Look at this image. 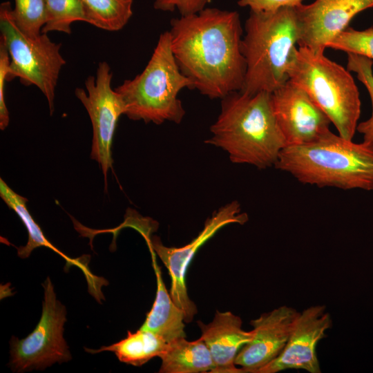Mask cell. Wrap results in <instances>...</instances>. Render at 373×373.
<instances>
[{
	"label": "cell",
	"mask_w": 373,
	"mask_h": 373,
	"mask_svg": "<svg viewBox=\"0 0 373 373\" xmlns=\"http://www.w3.org/2000/svg\"><path fill=\"white\" fill-rule=\"evenodd\" d=\"M160 358V373L212 372L215 368L211 352L200 338L189 341L184 337L171 341Z\"/></svg>",
	"instance_id": "e0dca14e"
},
{
	"label": "cell",
	"mask_w": 373,
	"mask_h": 373,
	"mask_svg": "<svg viewBox=\"0 0 373 373\" xmlns=\"http://www.w3.org/2000/svg\"><path fill=\"white\" fill-rule=\"evenodd\" d=\"M347 55V69L356 74L357 79L367 88L372 102L371 116L358 123L356 131L362 135L363 142L373 143V60L354 53Z\"/></svg>",
	"instance_id": "603a6c76"
},
{
	"label": "cell",
	"mask_w": 373,
	"mask_h": 373,
	"mask_svg": "<svg viewBox=\"0 0 373 373\" xmlns=\"http://www.w3.org/2000/svg\"><path fill=\"white\" fill-rule=\"evenodd\" d=\"M327 48L363 55L373 60V27L363 30L347 27L327 45Z\"/></svg>",
	"instance_id": "cb8c5ba5"
},
{
	"label": "cell",
	"mask_w": 373,
	"mask_h": 373,
	"mask_svg": "<svg viewBox=\"0 0 373 373\" xmlns=\"http://www.w3.org/2000/svg\"><path fill=\"white\" fill-rule=\"evenodd\" d=\"M271 100L287 146L312 142L330 131L327 115L304 89L290 80L271 93Z\"/></svg>",
	"instance_id": "8fae6325"
},
{
	"label": "cell",
	"mask_w": 373,
	"mask_h": 373,
	"mask_svg": "<svg viewBox=\"0 0 373 373\" xmlns=\"http://www.w3.org/2000/svg\"><path fill=\"white\" fill-rule=\"evenodd\" d=\"M10 58L5 43L0 39V128L4 130L9 124V112L5 100V86L9 73Z\"/></svg>",
	"instance_id": "d4e9b609"
},
{
	"label": "cell",
	"mask_w": 373,
	"mask_h": 373,
	"mask_svg": "<svg viewBox=\"0 0 373 373\" xmlns=\"http://www.w3.org/2000/svg\"><path fill=\"white\" fill-rule=\"evenodd\" d=\"M0 195L7 206L14 210L21 218L28 233V242L25 246L17 248L18 256L21 258H28L31 252L39 247H45L54 251L66 262L68 266L75 265L81 268L86 276L91 273L88 268V260L81 258L73 259L66 256L55 247L44 236L39 226L35 222L26 207L28 200L12 190L7 184L0 179Z\"/></svg>",
	"instance_id": "ac0fdd59"
},
{
	"label": "cell",
	"mask_w": 373,
	"mask_h": 373,
	"mask_svg": "<svg viewBox=\"0 0 373 373\" xmlns=\"http://www.w3.org/2000/svg\"><path fill=\"white\" fill-rule=\"evenodd\" d=\"M184 88L193 89L192 82L180 70L173 55L169 31L162 33L142 72L126 79L115 90L130 119L161 124H180L185 111L178 96Z\"/></svg>",
	"instance_id": "5b68a950"
},
{
	"label": "cell",
	"mask_w": 373,
	"mask_h": 373,
	"mask_svg": "<svg viewBox=\"0 0 373 373\" xmlns=\"http://www.w3.org/2000/svg\"><path fill=\"white\" fill-rule=\"evenodd\" d=\"M167 345L155 334L140 329L134 333L128 331L125 338L109 346H103L99 350H86L92 354L111 351L115 353L121 362L133 366H142L153 358L160 357Z\"/></svg>",
	"instance_id": "d6986e66"
},
{
	"label": "cell",
	"mask_w": 373,
	"mask_h": 373,
	"mask_svg": "<svg viewBox=\"0 0 373 373\" xmlns=\"http://www.w3.org/2000/svg\"><path fill=\"white\" fill-rule=\"evenodd\" d=\"M300 312L286 305L251 321L254 337L238 352L235 363L243 373H258L285 348Z\"/></svg>",
	"instance_id": "5bb4252c"
},
{
	"label": "cell",
	"mask_w": 373,
	"mask_h": 373,
	"mask_svg": "<svg viewBox=\"0 0 373 373\" xmlns=\"http://www.w3.org/2000/svg\"><path fill=\"white\" fill-rule=\"evenodd\" d=\"M202 338L212 356L215 368L213 373H243L235 363L240 349L250 342L254 331L242 329L241 318L231 312L216 311L213 321L204 324L198 321Z\"/></svg>",
	"instance_id": "9a60e30c"
},
{
	"label": "cell",
	"mask_w": 373,
	"mask_h": 373,
	"mask_svg": "<svg viewBox=\"0 0 373 373\" xmlns=\"http://www.w3.org/2000/svg\"><path fill=\"white\" fill-rule=\"evenodd\" d=\"M113 73L106 61L97 65L95 75L88 76L85 89L76 88L75 95L86 110L93 127L91 159L100 165L106 176L113 164L111 145L119 117L125 114L123 102L111 86Z\"/></svg>",
	"instance_id": "9c48e42d"
},
{
	"label": "cell",
	"mask_w": 373,
	"mask_h": 373,
	"mask_svg": "<svg viewBox=\"0 0 373 373\" xmlns=\"http://www.w3.org/2000/svg\"><path fill=\"white\" fill-rule=\"evenodd\" d=\"M12 15L18 28L30 37L41 34L46 15L44 0H14Z\"/></svg>",
	"instance_id": "7402d4cb"
},
{
	"label": "cell",
	"mask_w": 373,
	"mask_h": 373,
	"mask_svg": "<svg viewBox=\"0 0 373 373\" xmlns=\"http://www.w3.org/2000/svg\"><path fill=\"white\" fill-rule=\"evenodd\" d=\"M10 1L0 5L1 37L10 58L7 81L19 78L20 82L37 87L46 97L50 114L54 111L55 88L66 60L60 52L61 44L50 40L48 34L32 37L23 32L12 15Z\"/></svg>",
	"instance_id": "52a82bcc"
},
{
	"label": "cell",
	"mask_w": 373,
	"mask_h": 373,
	"mask_svg": "<svg viewBox=\"0 0 373 373\" xmlns=\"http://www.w3.org/2000/svg\"><path fill=\"white\" fill-rule=\"evenodd\" d=\"M44 299L41 318L35 329L26 338L10 340L9 365L13 372L43 370L55 363L71 359L64 338L66 321L65 306L56 298L54 286L48 277L42 284Z\"/></svg>",
	"instance_id": "ba28073f"
},
{
	"label": "cell",
	"mask_w": 373,
	"mask_h": 373,
	"mask_svg": "<svg viewBox=\"0 0 373 373\" xmlns=\"http://www.w3.org/2000/svg\"><path fill=\"white\" fill-rule=\"evenodd\" d=\"M287 75L327 115L340 136L353 140L361 115V100L350 71L324 52L296 47L289 61Z\"/></svg>",
	"instance_id": "8992f818"
},
{
	"label": "cell",
	"mask_w": 373,
	"mask_h": 373,
	"mask_svg": "<svg viewBox=\"0 0 373 373\" xmlns=\"http://www.w3.org/2000/svg\"><path fill=\"white\" fill-rule=\"evenodd\" d=\"M372 7L373 0H315L295 8L298 47L324 52L357 14Z\"/></svg>",
	"instance_id": "7c38bea8"
},
{
	"label": "cell",
	"mask_w": 373,
	"mask_h": 373,
	"mask_svg": "<svg viewBox=\"0 0 373 373\" xmlns=\"http://www.w3.org/2000/svg\"><path fill=\"white\" fill-rule=\"evenodd\" d=\"M245 32L241 51L246 73L240 91L271 93L289 80L287 66L298 40L295 8L250 11Z\"/></svg>",
	"instance_id": "277c9868"
},
{
	"label": "cell",
	"mask_w": 373,
	"mask_h": 373,
	"mask_svg": "<svg viewBox=\"0 0 373 373\" xmlns=\"http://www.w3.org/2000/svg\"><path fill=\"white\" fill-rule=\"evenodd\" d=\"M46 19L41 33L60 32L70 35L71 25L75 21L88 23L81 0H44Z\"/></svg>",
	"instance_id": "44dd1931"
},
{
	"label": "cell",
	"mask_w": 373,
	"mask_h": 373,
	"mask_svg": "<svg viewBox=\"0 0 373 373\" xmlns=\"http://www.w3.org/2000/svg\"><path fill=\"white\" fill-rule=\"evenodd\" d=\"M169 32L176 62L193 89L211 99L242 90L246 63L238 12L205 8L173 19Z\"/></svg>",
	"instance_id": "6da1fadb"
},
{
	"label": "cell",
	"mask_w": 373,
	"mask_h": 373,
	"mask_svg": "<svg viewBox=\"0 0 373 373\" xmlns=\"http://www.w3.org/2000/svg\"><path fill=\"white\" fill-rule=\"evenodd\" d=\"M152 254L153 267L157 280L155 299L151 310L140 327L149 331L169 343L180 338L186 337L184 332V312L173 302L168 293L162 277L161 270L155 261L154 251Z\"/></svg>",
	"instance_id": "2e32d148"
},
{
	"label": "cell",
	"mask_w": 373,
	"mask_h": 373,
	"mask_svg": "<svg viewBox=\"0 0 373 373\" xmlns=\"http://www.w3.org/2000/svg\"><path fill=\"white\" fill-rule=\"evenodd\" d=\"M274 167L318 187L373 191V143H355L331 131L303 145L287 146Z\"/></svg>",
	"instance_id": "3957f363"
},
{
	"label": "cell",
	"mask_w": 373,
	"mask_h": 373,
	"mask_svg": "<svg viewBox=\"0 0 373 373\" xmlns=\"http://www.w3.org/2000/svg\"><path fill=\"white\" fill-rule=\"evenodd\" d=\"M303 0H238L242 7L248 6L254 12H274L285 7L296 8L303 4Z\"/></svg>",
	"instance_id": "4316f807"
},
{
	"label": "cell",
	"mask_w": 373,
	"mask_h": 373,
	"mask_svg": "<svg viewBox=\"0 0 373 373\" xmlns=\"http://www.w3.org/2000/svg\"><path fill=\"white\" fill-rule=\"evenodd\" d=\"M221 99L220 113L205 143L226 151L233 163L259 169L274 166L287 144L274 114L271 93L236 91Z\"/></svg>",
	"instance_id": "7a4b0ae2"
},
{
	"label": "cell",
	"mask_w": 373,
	"mask_h": 373,
	"mask_svg": "<svg viewBox=\"0 0 373 373\" xmlns=\"http://www.w3.org/2000/svg\"><path fill=\"white\" fill-rule=\"evenodd\" d=\"M248 220L247 213L242 212L240 204L235 200L214 211L197 237L183 247H166L156 236L148 240L150 249L159 256L168 269L171 278L170 295L175 304L184 312L186 323L191 322L198 312L195 304L189 297L185 282L187 268L195 253L223 227L232 223L244 224Z\"/></svg>",
	"instance_id": "30bf717a"
},
{
	"label": "cell",
	"mask_w": 373,
	"mask_h": 373,
	"mask_svg": "<svg viewBox=\"0 0 373 373\" xmlns=\"http://www.w3.org/2000/svg\"><path fill=\"white\" fill-rule=\"evenodd\" d=\"M88 23L107 31L122 30L133 15V0H81Z\"/></svg>",
	"instance_id": "ffe728a7"
},
{
	"label": "cell",
	"mask_w": 373,
	"mask_h": 373,
	"mask_svg": "<svg viewBox=\"0 0 373 373\" xmlns=\"http://www.w3.org/2000/svg\"><path fill=\"white\" fill-rule=\"evenodd\" d=\"M153 7L162 11L178 10L180 15H189L206 8L210 0H153Z\"/></svg>",
	"instance_id": "484cf974"
},
{
	"label": "cell",
	"mask_w": 373,
	"mask_h": 373,
	"mask_svg": "<svg viewBox=\"0 0 373 373\" xmlns=\"http://www.w3.org/2000/svg\"><path fill=\"white\" fill-rule=\"evenodd\" d=\"M332 325L331 316L325 305H317L304 309L300 312L282 352L258 373H277L289 369L321 373L316 346Z\"/></svg>",
	"instance_id": "4fadbf2b"
}]
</instances>
